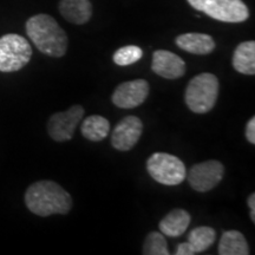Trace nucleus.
I'll return each mask as SVG.
<instances>
[{"instance_id":"f257e3e1","label":"nucleus","mask_w":255,"mask_h":255,"mask_svg":"<svg viewBox=\"0 0 255 255\" xmlns=\"http://www.w3.org/2000/svg\"><path fill=\"white\" fill-rule=\"evenodd\" d=\"M25 203L38 216L65 215L72 208L71 195L53 181H39L31 184L25 193Z\"/></svg>"},{"instance_id":"f03ea898","label":"nucleus","mask_w":255,"mask_h":255,"mask_svg":"<svg viewBox=\"0 0 255 255\" xmlns=\"http://www.w3.org/2000/svg\"><path fill=\"white\" fill-rule=\"evenodd\" d=\"M26 33L44 55L55 58L65 56L69 39L65 31L49 14H36L26 21Z\"/></svg>"},{"instance_id":"7ed1b4c3","label":"nucleus","mask_w":255,"mask_h":255,"mask_svg":"<svg viewBox=\"0 0 255 255\" xmlns=\"http://www.w3.org/2000/svg\"><path fill=\"white\" fill-rule=\"evenodd\" d=\"M220 83L215 75L200 73L188 84L184 95L187 107L195 114L209 113L215 107L219 97Z\"/></svg>"},{"instance_id":"20e7f679","label":"nucleus","mask_w":255,"mask_h":255,"mask_svg":"<svg viewBox=\"0 0 255 255\" xmlns=\"http://www.w3.org/2000/svg\"><path fill=\"white\" fill-rule=\"evenodd\" d=\"M197 11L223 23H244L250 9L242 0H187Z\"/></svg>"},{"instance_id":"39448f33","label":"nucleus","mask_w":255,"mask_h":255,"mask_svg":"<svg viewBox=\"0 0 255 255\" xmlns=\"http://www.w3.org/2000/svg\"><path fill=\"white\" fill-rule=\"evenodd\" d=\"M146 170L156 182L164 186H178L187 176L186 165L176 156L155 152L146 161Z\"/></svg>"},{"instance_id":"423d86ee","label":"nucleus","mask_w":255,"mask_h":255,"mask_svg":"<svg viewBox=\"0 0 255 255\" xmlns=\"http://www.w3.org/2000/svg\"><path fill=\"white\" fill-rule=\"evenodd\" d=\"M32 49L24 37L15 33L0 38V71L15 72L30 62Z\"/></svg>"},{"instance_id":"0eeeda50","label":"nucleus","mask_w":255,"mask_h":255,"mask_svg":"<svg viewBox=\"0 0 255 255\" xmlns=\"http://www.w3.org/2000/svg\"><path fill=\"white\" fill-rule=\"evenodd\" d=\"M223 174H225L223 164L221 162L212 159L193 165L186 177L194 190L199 193H207L221 182Z\"/></svg>"},{"instance_id":"6e6552de","label":"nucleus","mask_w":255,"mask_h":255,"mask_svg":"<svg viewBox=\"0 0 255 255\" xmlns=\"http://www.w3.org/2000/svg\"><path fill=\"white\" fill-rule=\"evenodd\" d=\"M84 116L82 105H73L63 113H56L50 117L47 123V132L56 142H65L71 139L75 130Z\"/></svg>"},{"instance_id":"1a4fd4ad","label":"nucleus","mask_w":255,"mask_h":255,"mask_svg":"<svg viewBox=\"0 0 255 255\" xmlns=\"http://www.w3.org/2000/svg\"><path fill=\"white\" fill-rule=\"evenodd\" d=\"M149 95V83L145 79L124 82L115 89L113 103L120 109H133L144 103Z\"/></svg>"},{"instance_id":"9d476101","label":"nucleus","mask_w":255,"mask_h":255,"mask_svg":"<svg viewBox=\"0 0 255 255\" xmlns=\"http://www.w3.org/2000/svg\"><path fill=\"white\" fill-rule=\"evenodd\" d=\"M143 132L142 121L136 116H128L121 121L111 135V144L120 151L131 150Z\"/></svg>"},{"instance_id":"9b49d317","label":"nucleus","mask_w":255,"mask_h":255,"mask_svg":"<svg viewBox=\"0 0 255 255\" xmlns=\"http://www.w3.org/2000/svg\"><path fill=\"white\" fill-rule=\"evenodd\" d=\"M151 70L162 78L177 79L186 73V63L174 52L156 50L152 55Z\"/></svg>"},{"instance_id":"f8f14e48","label":"nucleus","mask_w":255,"mask_h":255,"mask_svg":"<svg viewBox=\"0 0 255 255\" xmlns=\"http://www.w3.org/2000/svg\"><path fill=\"white\" fill-rule=\"evenodd\" d=\"M181 50L193 55H209L215 50V41L213 37L206 33H183L175 39Z\"/></svg>"},{"instance_id":"ddd939ff","label":"nucleus","mask_w":255,"mask_h":255,"mask_svg":"<svg viewBox=\"0 0 255 255\" xmlns=\"http://www.w3.org/2000/svg\"><path fill=\"white\" fill-rule=\"evenodd\" d=\"M59 12L69 23L87 24L92 15L90 0H60Z\"/></svg>"},{"instance_id":"4468645a","label":"nucleus","mask_w":255,"mask_h":255,"mask_svg":"<svg viewBox=\"0 0 255 255\" xmlns=\"http://www.w3.org/2000/svg\"><path fill=\"white\" fill-rule=\"evenodd\" d=\"M190 214L184 209H174L159 222V231L170 238L181 237L189 227Z\"/></svg>"},{"instance_id":"2eb2a0df","label":"nucleus","mask_w":255,"mask_h":255,"mask_svg":"<svg viewBox=\"0 0 255 255\" xmlns=\"http://www.w3.org/2000/svg\"><path fill=\"white\" fill-rule=\"evenodd\" d=\"M233 66L244 75H255V41L248 40L239 44L233 55Z\"/></svg>"},{"instance_id":"dca6fc26","label":"nucleus","mask_w":255,"mask_h":255,"mask_svg":"<svg viewBox=\"0 0 255 255\" xmlns=\"http://www.w3.org/2000/svg\"><path fill=\"white\" fill-rule=\"evenodd\" d=\"M220 255H248L250 247L244 234L238 231H228L222 234L219 244Z\"/></svg>"},{"instance_id":"f3484780","label":"nucleus","mask_w":255,"mask_h":255,"mask_svg":"<svg viewBox=\"0 0 255 255\" xmlns=\"http://www.w3.org/2000/svg\"><path fill=\"white\" fill-rule=\"evenodd\" d=\"M82 135L89 141L100 142L107 138L110 131V122L100 115H92L83 121L81 126Z\"/></svg>"},{"instance_id":"a211bd4d","label":"nucleus","mask_w":255,"mask_h":255,"mask_svg":"<svg viewBox=\"0 0 255 255\" xmlns=\"http://www.w3.org/2000/svg\"><path fill=\"white\" fill-rule=\"evenodd\" d=\"M216 238V232L212 227H196L188 235V242L194 247L196 254L202 253L214 244Z\"/></svg>"},{"instance_id":"6ab92c4d","label":"nucleus","mask_w":255,"mask_h":255,"mask_svg":"<svg viewBox=\"0 0 255 255\" xmlns=\"http://www.w3.org/2000/svg\"><path fill=\"white\" fill-rule=\"evenodd\" d=\"M143 254L144 255H169L167 241L164 235L158 232L149 233L143 245Z\"/></svg>"},{"instance_id":"aec40b11","label":"nucleus","mask_w":255,"mask_h":255,"mask_svg":"<svg viewBox=\"0 0 255 255\" xmlns=\"http://www.w3.org/2000/svg\"><path fill=\"white\" fill-rule=\"evenodd\" d=\"M143 57V51L141 47L136 45H128L121 47L114 53V62L120 66H128L138 62Z\"/></svg>"},{"instance_id":"412c9836","label":"nucleus","mask_w":255,"mask_h":255,"mask_svg":"<svg viewBox=\"0 0 255 255\" xmlns=\"http://www.w3.org/2000/svg\"><path fill=\"white\" fill-rule=\"evenodd\" d=\"M175 254L176 255H194V254H196V252H195V250H194V247L189 244V242L187 241V242H182V244L178 245Z\"/></svg>"},{"instance_id":"4be33fe9","label":"nucleus","mask_w":255,"mask_h":255,"mask_svg":"<svg viewBox=\"0 0 255 255\" xmlns=\"http://www.w3.org/2000/svg\"><path fill=\"white\" fill-rule=\"evenodd\" d=\"M246 137L247 141L250 142L251 144H255V117H252V119L248 121L246 127Z\"/></svg>"},{"instance_id":"5701e85b","label":"nucleus","mask_w":255,"mask_h":255,"mask_svg":"<svg viewBox=\"0 0 255 255\" xmlns=\"http://www.w3.org/2000/svg\"><path fill=\"white\" fill-rule=\"evenodd\" d=\"M248 207H250L251 209V213H250V216L252 219V221L255 222V194H251L250 196H248Z\"/></svg>"}]
</instances>
